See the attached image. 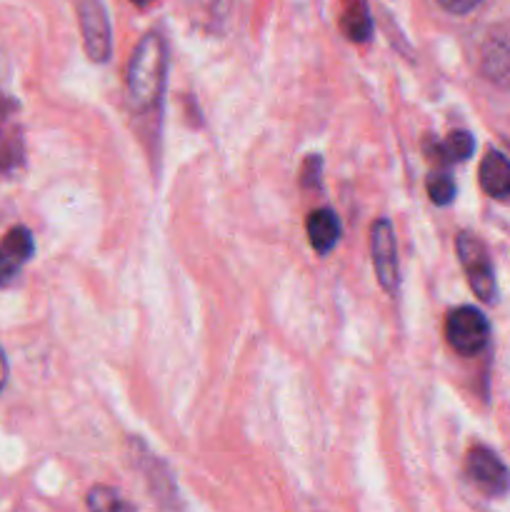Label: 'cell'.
Here are the masks:
<instances>
[{"instance_id":"cell-2","label":"cell","mask_w":510,"mask_h":512,"mask_svg":"<svg viewBox=\"0 0 510 512\" xmlns=\"http://www.w3.org/2000/svg\"><path fill=\"white\" fill-rule=\"evenodd\" d=\"M455 250H458L460 265H463L465 275H468L473 293L483 303H495L498 300V285H495V270L485 245L475 235L460 233L455 238Z\"/></svg>"},{"instance_id":"cell-7","label":"cell","mask_w":510,"mask_h":512,"mask_svg":"<svg viewBox=\"0 0 510 512\" xmlns=\"http://www.w3.org/2000/svg\"><path fill=\"white\" fill-rule=\"evenodd\" d=\"M23 125L18 118V103L0 93V173L23 165Z\"/></svg>"},{"instance_id":"cell-4","label":"cell","mask_w":510,"mask_h":512,"mask_svg":"<svg viewBox=\"0 0 510 512\" xmlns=\"http://www.w3.org/2000/svg\"><path fill=\"white\" fill-rule=\"evenodd\" d=\"M370 253H373V265L380 288L388 295H395L400 288V265L395 230L388 218L375 220L373 228H370Z\"/></svg>"},{"instance_id":"cell-14","label":"cell","mask_w":510,"mask_h":512,"mask_svg":"<svg viewBox=\"0 0 510 512\" xmlns=\"http://www.w3.org/2000/svg\"><path fill=\"white\" fill-rule=\"evenodd\" d=\"M88 508L90 510H130V505L120 498L115 490L110 488H93L88 493Z\"/></svg>"},{"instance_id":"cell-12","label":"cell","mask_w":510,"mask_h":512,"mask_svg":"<svg viewBox=\"0 0 510 512\" xmlns=\"http://www.w3.org/2000/svg\"><path fill=\"white\" fill-rule=\"evenodd\" d=\"M473 150H475L473 135L465 133V130H455V133H450L445 140L435 143L433 153L440 163L450 165V163H463V160H468L470 155H473Z\"/></svg>"},{"instance_id":"cell-3","label":"cell","mask_w":510,"mask_h":512,"mask_svg":"<svg viewBox=\"0 0 510 512\" xmlns=\"http://www.w3.org/2000/svg\"><path fill=\"white\" fill-rule=\"evenodd\" d=\"M445 338L455 353L478 355L490 340V323L478 308L463 305V308L450 310L445 320Z\"/></svg>"},{"instance_id":"cell-8","label":"cell","mask_w":510,"mask_h":512,"mask_svg":"<svg viewBox=\"0 0 510 512\" xmlns=\"http://www.w3.org/2000/svg\"><path fill=\"white\" fill-rule=\"evenodd\" d=\"M35 253V240L33 233L23 225L10 230L3 240H0V288L13 283L20 275V270L25 268L30 258Z\"/></svg>"},{"instance_id":"cell-16","label":"cell","mask_w":510,"mask_h":512,"mask_svg":"<svg viewBox=\"0 0 510 512\" xmlns=\"http://www.w3.org/2000/svg\"><path fill=\"white\" fill-rule=\"evenodd\" d=\"M5 383H8V360H5L3 348H0V393H3Z\"/></svg>"},{"instance_id":"cell-13","label":"cell","mask_w":510,"mask_h":512,"mask_svg":"<svg viewBox=\"0 0 510 512\" xmlns=\"http://www.w3.org/2000/svg\"><path fill=\"white\" fill-rule=\"evenodd\" d=\"M428 195L435 205H450L455 198V180L448 173H430Z\"/></svg>"},{"instance_id":"cell-17","label":"cell","mask_w":510,"mask_h":512,"mask_svg":"<svg viewBox=\"0 0 510 512\" xmlns=\"http://www.w3.org/2000/svg\"><path fill=\"white\" fill-rule=\"evenodd\" d=\"M133 3H135V5H140V8H145V5H148L150 0H133Z\"/></svg>"},{"instance_id":"cell-11","label":"cell","mask_w":510,"mask_h":512,"mask_svg":"<svg viewBox=\"0 0 510 512\" xmlns=\"http://www.w3.org/2000/svg\"><path fill=\"white\" fill-rule=\"evenodd\" d=\"M340 30L353 43H368L370 35H373V20H370L365 0H343Z\"/></svg>"},{"instance_id":"cell-5","label":"cell","mask_w":510,"mask_h":512,"mask_svg":"<svg viewBox=\"0 0 510 512\" xmlns=\"http://www.w3.org/2000/svg\"><path fill=\"white\" fill-rule=\"evenodd\" d=\"M465 473H468L470 483L490 498H500L510 490V470L505 468V463L493 450L483 448V445H475L468 453Z\"/></svg>"},{"instance_id":"cell-10","label":"cell","mask_w":510,"mask_h":512,"mask_svg":"<svg viewBox=\"0 0 510 512\" xmlns=\"http://www.w3.org/2000/svg\"><path fill=\"white\" fill-rule=\"evenodd\" d=\"M480 188L495 200L510 198V160L498 150H490L480 163Z\"/></svg>"},{"instance_id":"cell-9","label":"cell","mask_w":510,"mask_h":512,"mask_svg":"<svg viewBox=\"0 0 510 512\" xmlns=\"http://www.w3.org/2000/svg\"><path fill=\"white\" fill-rule=\"evenodd\" d=\"M305 230H308V240H310V245H313L315 253L328 255L340 240V218H338V213H335V210H330V208L313 210V213L308 215Z\"/></svg>"},{"instance_id":"cell-15","label":"cell","mask_w":510,"mask_h":512,"mask_svg":"<svg viewBox=\"0 0 510 512\" xmlns=\"http://www.w3.org/2000/svg\"><path fill=\"white\" fill-rule=\"evenodd\" d=\"M440 8H445L448 13H455V15H465L470 13L473 8H478L480 0H438Z\"/></svg>"},{"instance_id":"cell-6","label":"cell","mask_w":510,"mask_h":512,"mask_svg":"<svg viewBox=\"0 0 510 512\" xmlns=\"http://www.w3.org/2000/svg\"><path fill=\"white\" fill-rule=\"evenodd\" d=\"M78 13L85 53L93 63H105L113 50V38H110V20L103 0H80Z\"/></svg>"},{"instance_id":"cell-1","label":"cell","mask_w":510,"mask_h":512,"mask_svg":"<svg viewBox=\"0 0 510 512\" xmlns=\"http://www.w3.org/2000/svg\"><path fill=\"white\" fill-rule=\"evenodd\" d=\"M168 78V48L160 33H148L135 45L128 60L125 88L128 103L135 113H150L160 103Z\"/></svg>"}]
</instances>
